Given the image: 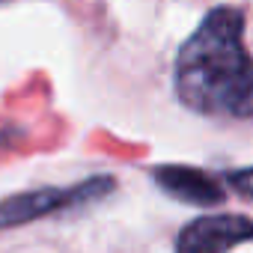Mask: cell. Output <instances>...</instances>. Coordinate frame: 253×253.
<instances>
[{"instance_id": "obj_5", "label": "cell", "mask_w": 253, "mask_h": 253, "mask_svg": "<svg viewBox=\"0 0 253 253\" xmlns=\"http://www.w3.org/2000/svg\"><path fill=\"white\" fill-rule=\"evenodd\" d=\"M226 182L247 200H253V167H244V170H232L226 176Z\"/></svg>"}, {"instance_id": "obj_2", "label": "cell", "mask_w": 253, "mask_h": 253, "mask_svg": "<svg viewBox=\"0 0 253 253\" xmlns=\"http://www.w3.org/2000/svg\"><path fill=\"white\" fill-rule=\"evenodd\" d=\"M110 191H113L110 176H92V179H86L81 185H69V188H39V191H27V194H15L0 203V229L33 223L39 217L66 211V209H75L84 203H95V200L107 197Z\"/></svg>"}, {"instance_id": "obj_1", "label": "cell", "mask_w": 253, "mask_h": 253, "mask_svg": "<svg viewBox=\"0 0 253 253\" xmlns=\"http://www.w3.org/2000/svg\"><path fill=\"white\" fill-rule=\"evenodd\" d=\"M176 95L203 116H253V54L244 45V12L211 9L176 57Z\"/></svg>"}, {"instance_id": "obj_6", "label": "cell", "mask_w": 253, "mask_h": 253, "mask_svg": "<svg viewBox=\"0 0 253 253\" xmlns=\"http://www.w3.org/2000/svg\"><path fill=\"white\" fill-rule=\"evenodd\" d=\"M0 3H6V0H0Z\"/></svg>"}, {"instance_id": "obj_3", "label": "cell", "mask_w": 253, "mask_h": 253, "mask_svg": "<svg viewBox=\"0 0 253 253\" xmlns=\"http://www.w3.org/2000/svg\"><path fill=\"white\" fill-rule=\"evenodd\" d=\"M253 238V220L244 214H203L182 226L176 253H229Z\"/></svg>"}, {"instance_id": "obj_4", "label": "cell", "mask_w": 253, "mask_h": 253, "mask_svg": "<svg viewBox=\"0 0 253 253\" xmlns=\"http://www.w3.org/2000/svg\"><path fill=\"white\" fill-rule=\"evenodd\" d=\"M152 176H155V185L164 194H170L173 200L188 203V206H217L226 197L223 188H220V182L214 176H209L206 170H197V167L164 164Z\"/></svg>"}]
</instances>
